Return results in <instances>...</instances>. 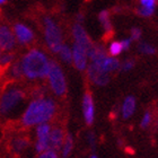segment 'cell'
<instances>
[{
  "instance_id": "6da1fadb",
  "label": "cell",
  "mask_w": 158,
  "mask_h": 158,
  "mask_svg": "<svg viewBox=\"0 0 158 158\" xmlns=\"http://www.w3.org/2000/svg\"><path fill=\"white\" fill-rule=\"evenodd\" d=\"M30 99L28 87L6 80L0 87V115L6 122H18Z\"/></svg>"
},
{
  "instance_id": "7a4b0ae2",
  "label": "cell",
  "mask_w": 158,
  "mask_h": 158,
  "mask_svg": "<svg viewBox=\"0 0 158 158\" xmlns=\"http://www.w3.org/2000/svg\"><path fill=\"white\" fill-rule=\"evenodd\" d=\"M58 104L50 96L32 98L27 103L18 122L24 129H30L42 123H49L56 118Z\"/></svg>"
},
{
  "instance_id": "3957f363",
  "label": "cell",
  "mask_w": 158,
  "mask_h": 158,
  "mask_svg": "<svg viewBox=\"0 0 158 158\" xmlns=\"http://www.w3.org/2000/svg\"><path fill=\"white\" fill-rule=\"evenodd\" d=\"M24 78L30 81L43 80L48 76L50 67V59L39 48H32L20 59Z\"/></svg>"
},
{
  "instance_id": "277c9868",
  "label": "cell",
  "mask_w": 158,
  "mask_h": 158,
  "mask_svg": "<svg viewBox=\"0 0 158 158\" xmlns=\"http://www.w3.org/2000/svg\"><path fill=\"white\" fill-rule=\"evenodd\" d=\"M48 82L49 87L56 96L62 98L67 95V80L60 64L54 60H50V67L48 71Z\"/></svg>"
},
{
  "instance_id": "5b68a950",
  "label": "cell",
  "mask_w": 158,
  "mask_h": 158,
  "mask_svg": "<svg viewBox=\"0 0 158 158\" xmlns=\"http://www.w3.org/2000/svg\"><path fill=\"white\" fill-rule=\"evenodd\" d=\"M43 33L44 39L49 50L52 53H58L63 44L62 32L60 30L59 25L51 18L44 17L43 19Z\"/></svg>"
},
{
  "instance_id": "8992f818",
  "label": "cell",
  "mask_w": 158,
  "mask_h": 158,
  "mask_svg": "<svg viewBox=\"0 0 158 158\" xmlns=\"http://www.w3.org/2000/svg\"><path fill=\"white\" fill-rule=\"evenodd\" d=\"M87 71V77L90 81L96 86H106L110 81V73H107L106 71L101 68L99 66L95 64V63L90 62L86 68Z\"/></svg>"
},
{
  "instance_id": "52a82bcc",
  "label": "cell",
  "mask_w": 158,
  "mask_h": 158,
  "mask_svg": "<svg viewBox=\"0 0 158 158\" xmlns=\"http://www.w3.org/2000/svg\"><path fill=\"white\" fill-rule=\"evenodd\" d=\"M51 131V125L49 123H42V124L36 125L35 129V152L36 154L44 152L49 149V135Z\"/></svg>"
},
{
  "instance_id": "ba28073f",
  "label": "cell",
  "mask_w": 158,
  "mask_h": 158,
  "mask_svg": "<svg viewBox=\"0 0 158 158\" xmlns=\"http://www.w3.org/2000/svg\"><path fill=\"white\" fill-rule=\"evenodd\" d=\"M16 45L17 41L13 30L7 24H0V50L3 52L14 51Z\"/></svg>"
},
{
  "instance_id": "9c48e42d",
  "label": "cell",
  "mask_w": 158,
  "mask_h": 158,
  "mask_svg": "<svg viewBox=\"0 0 158 158\" xmlns=\"http://www.w3.org/2000/svg\"><path fill=\"white\" fill-rule=\"evenodd\" d=\"M13 32L15 34L17 43L20 44V45H31L35 41V34H34V32L28 26H26L25 24L16 23L14 25Z\"/></svg>"
},
{
  "instance_id": "30bf717a",
  "label": "cell",
  "mask_w": 158,
  "mask_h": 158,
  "mask_svg": "<svg viewBox=\"0 0 158 158\" xmlns=\"http://www.w3.org/2000/svg\"><path fill=\"white\" fill-rule=\"evenodd\" d=\"M82 113L84 118L87 125H92L95 121V104L90 92H87L84 94L82 97Z\"/></svg>"
},
{
  "instance_id": "8fae6325",
  "label": "cell",
  "mask_w": 158,
  "mask_h": 158,
  "mask_svg": "<svg viewBox=\"0 0 158 158\" xmlns=\"http://www.w3.org/2000/svg\"><path fill=\"white\" fill-rule=\"evenodd\" d=\"M64 138H66V132L62 127H60V125L51 127V131H50L49 135V149L59 152L62 147Z\"/></svg>"
},
{
  "instance_id": "7c38bea8",
  "label": "cell",
  "mask_w": 158,
  "mask_h": 158,
  "mask_svg": "<svg viewBox=\"0 0 158 158\" xmlns=\"http://www.w3.org/2000/svg\"><path fill=\"white\" fill-rule=\"evenodd\" d=\"M73 62L79 71H84L87 68V61H88V56L86 51L81 45H79L77 43H73Z\"/></svg>"
},
{
  "instance_id": "4fadbf2b",
  "label": "cell",
  "mask_w": 158,
  "mask_h": 158,
  "mask_svg": "<svg viewBox=\"0 0 158 158\" xmlns=\"http://www.w3.org/2000/svg\"><path fill=\"white\" fill-rule=\"evenodd\" d=\"M73 39H75V43L81 45L87 52H88L89 50L92 49V46L94 45V43L89 39L88 34L86 33V31L84 30V27L79 23L75 24L73 26Z\"/></svg>"
},
{
  "instance_id": "5bb4252c",
  "label": "cell",
  "mask_w": 158,
  "mask_h": 158,
  "mask_svg": "<svg viewBox=\"0 0 158 158\" xmlns=\"http://www.w3.org/2000/svg\"><path fill=\"white\" fill-rule=\"evenodd\" d=\"M3 78L7 80H11V81H22L23 80L24 73L23 69H22V64H20V60H15L7 68Z\"/></svg>"
},
{
  "instance_id": "9a60e30c",
  "label": "cell",
  "mask_w": 158,
  "mask_h": 158,
  "mask_svg": "<svg viewBox=\"0 0 158 158\" xmlns=\"http://www.w3.org/2000/svg\"><path fill=\"white\" fill-rule=\"evenodd\" d=\"M97 66H99L104 71H106L107 73H111L116 71V70H120V67H121V63L118 59H115L114 56H106L105 59L101 61L99 63H95Z\"/></svg>"
},
{
  "instance_id": "2e32d148",
  "label": "cell",
  "mask_w": 158,
  "mask_h": 158,
  "mask_svg": "<svg viewBox=\"0 0 158 158\" xmlns=\"http://www.w3.org/2000/svg\"><path fill=\"white\" fill-rule=\"evenodd\" d=\"M135 111V98L133 96H128L125 97V99L123 101L121 107V114L123 118H129L133 115V113Z\"/></svg>"
},
{
  "instance_id": "e0dca14e",
  "label": "cell",
  "mask_w": 158,
  "mask_h": 158,
  "mask_svg": "<svg viewBox=\"0 0 158 158\" xmlns=\"http://www.w3.org/2000/svg\"><path fill=\"white\" fill-rule=\"evenodd\" d=\"M98 19L102 24L103 28L107 35H112V24L110 20V13L107 10H103L98 15Z\"/></svg>"
},
{
  "instance_id": "ac0fdd59",
  "label": "cell",
  "mask_w": 158,
  "mask_h": 158,
  "mask_svg": "<svg viewBox=\"0 0 158 158\" xmlns=\"http://www.w3.org/2000/svg\"><path fill=\"white\" fill-rule=\"evenodd\" d=\"M73 135H70V133H67L66 138H64V140H63L62 147H61V154H62V157L63 158L68 157V156L71 154V152H73Z\"/></svg>"
},
{
  "instance_id": "d6986e66",
  "label": "cell",
  "mask_w": 158,
  "mask_h": 158,
  "mask_svg": "<svg viewBox=\"0 0 158 158\" xmlns=\"http://www.w3.org/2000/svg\"><path fill=\"white\" fill-rule=\"evenodd\" d=\"M58 53H59L60 58H61L63 62L68 63V64L73 63V51L67 44H62L61 49H60V51Z\"/></svg>"
},
{
  "instance_id": "ffe728a7",
  "label": "cell",
  "mask_w": 158,
  "mask_h": 158,
  "mask_svg": "<svg viewBox=\"0 0 158 158\" xmlns=\"http://www.w3.org/2000/svg\"><path fill=\"white\" fill-rule=\"evenodd\" d=\"M122 51H123V48H122L121 42L115 41V42L111 43V45H110V48H109V53L111 56H114V58H115V56H118Z\"/></svg>"
},
{
  "instance_id": "44dd1931",
  "label": "cell",
  "mask_w": 158,
  "mask_h": 158,
  "mask_svg": "<svg viewBox=\"0 0 158 158\" xmlns=\"http://www.w3.org/2000/svg\"><path fill=\"white\" fill-rule=\"evenodd\" d=\"M139 51L143 54H155L156 53V49L154 46H152L148 43H140L139 44Z\"/></svg>"
},
{
  "instance_id": "7402d4cb",
  "label": "cell",
  "mask_w": 158,
  "mask_h": 158,
  "mask_svg": "<svg viewBox=\"0 0 158 158\" xmlns=\"http://www.w3.org/2000/svg\"><path fill=\"white\" fill-rule=\"evenodd\" d=\"M36 158H59L58 157V152L52 149H46L44 152L37 154Z\"/></svg>"
},
{
  "instance_id": "603a6c76",
  "label": "cell",
  "mask_w": 158,
  "mask_h": 158,
  "mask_svg": "<svg viewBox=\"0 0 158 158\" xmlns=\"http://www.w3.org/2000/svg\"><path fill=\"white\" fill-rule=\"evenodd\" d=\"M152 113L150 112H146L145 115H143V118H142L141 120V128L146 129L148 128L149 125L152 124Z\"/></svg>"
},
{
  "instance_id": "cb8c5ba5",
  "label": "cell",
  "mask_w": 158,
  "mask_h": 158,
  "mask_svg": "<svg viewBox=\"0 0 158 158\" xmlns=\"http://www.w3.org/2000/svg\"><path fill=\"white\" fill-rule=\"evenodd\" d=\"M154 10H155V8H149V7H143V6H142L141 8H139L138 13L143 17H149V16H152V14H154Z\"/></svg>"
},
{
  "instance_id": "d4e9b609",
  "label": "cell",
  "mask_w": 158,
  "mask_h": 158,
  "mask_svg": "<svg viewBox=\"0 0 158 158\" xmlns=\"http://www.w3.org/2000/svg\"><path fill=\"white\" fill-rule=\"evenodd\" d=\"M133 67H135V61H133V60H127V61H124V62L121 64L120 69H121L122 71H129V70H131Z\"/></svg>"
},
{
  "instance_id": "484cf974",
  "label": "cell",
  "mask_w": 158,
  "mask_h": 158,
  "mask_svg": "<svg viewBox=\"0 0 158 158\" xmlns=\"http://www.w3.org/2000/svg\"><path fill=\"white\" fill-rule=\"evenodd\" d=\"M87 139H88L89 146L92 147V149L95 148V145H96V138H95V135H94L93 132H89L88 135H87Z\"/></svg>"
},
{
  "instance_id": "4316f807",
  "label": "cell",
  "mask_w": 158,
  "mask_h": 158,
  "mask_svg": "<svg viewBox=\"0 0 158 158\" xmlns=\"http://www.w3.org/2000/svg\"><path fill=\"white\" fill-rule=\"evenodd\" d=\"M141 36V31L135 27L131 30V40H139Z\"/></svg>"
},
{
  "instance_id": "83f0119b",
  "label": "cell",
  "mask_w": 158,
  "mask_h": 158,
  "mask_svg": "<svg viewBox=\"0 0 158 158\" xmlns=\"http://www.w3.org/2000/svg\"><path fill=\"white\" fill-rule=\"evenodd\" d=\"M140 2L143 7H149V8H155L156 0H140Z\"/></svg>"
},
{
  "instance_id": "f1b7e54d",
  "label": "cell",
  "mask_w": 158,
  "mask_h": 158,
  "mask_svg": "<svg viewBox=\"0 0 158 158\" xmlns=\"http://www.w3.org/2000/svg\"><path fill=\"white\" fill-rule=\"evenodd\" d=\"M131 39H127V40H123V41H121V44H122V48H123V50H128L129 48H130V45H131Z\"/></svg>"
},
{
  "instance_id": "f546056e",
  "label": "cell",
  "mask_w": 158,
  "mask_h": 158,
  "mask_svg": "<svg viewBox=\"0 0 158 158\" xmlns=\"http://www.w3.org/2000/svg\"><path fill=\"white\" fill-rule=\"evenodd\" d=\"M5 130H3V127H2V124H0V141H2V139H3V137H5Z\"/></svg>"
},
{
  "instance_id": "4dcf8cb0",
  "label": "cell",
  "mask_w": 158,
  "mask_h": 158,
  "mask_svg": "<svg viewBox=\"0 0 158 158\" xmlns=\"http://www.w3.org/2000/svg\"><path fill=\"white\" fill-rule=\"evenodd\" d=\"M77 19H78V22H82V19H84V17H82V15H78V17H77Z\"/></svg>"
},
{
  "instance_id": "1f68e13d",
  "label": "cell",
  "mask_w": 158,
  "mask_h": 158,
  "mask_svg": "<svg viewBox=\"0 0 158 158\" xmlns=\"http://www.w3.org/2000/svg\"><path fill=\"white\" fill-rule=\"evenodd\" d=\"M5 2H6V0H0V5H3Z\"/></svg>"
},
{
  "instance_id": "d6a6232c",
  "label": "cell",
  "mask_w": 158,
  "mask_h": 158,
  "mask_svg": "<svg viewBox=\"0 0 158 158\" xmlns=\"http://www.w3.org/2000/svg\"><path fill=\"white\" fill-rule=\"evenodd\" d=\"M89 158H98V157H97V156H96V155H92Z\"/></svg>"
}]
</instances>
